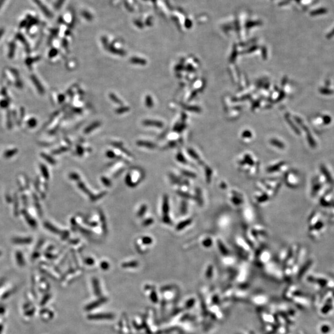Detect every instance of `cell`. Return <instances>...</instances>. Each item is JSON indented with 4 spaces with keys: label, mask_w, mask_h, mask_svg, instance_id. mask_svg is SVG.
<instances>
[{
    "label": "cell",
    "mask_w": 334,
    "mask_h": 334,
    "mask_svg": "<svg viewBox=\"0 0 334 334\" xmlns=\"http://www.w3.org/2000/svg\"><path fill=\"white\" fill-rule=\"evenodd\" d=\"M229 199L230 200V202L232 203V204L234 205V206H239L238 205L240 204L238 201L237 200V199L241 202H243V200H244L243 197V196L241 195V194L239 193V192H237V191H232V192L230 193Z\"/></svg>",
    "instance_id": "6da1fadb"
},
{
    "label": "cell",
    "mask_w": 334,
    "mask_h": 334,
    "mask_svg": "<svg viewBox=\"0 0 334 334\" xmlns=\"http://www.w3.org/2000/svg\"><path fill=\"white\" fill-rule=\"evenodd\" d=\"M90 319H95V320H99V319H109L113 317V316L110 314H97V315H90L89 317Z\"/></svg>",
    "instance_id": "7a4b0ae2"
},
{
    "label": "cell",
    "mask_w": 334,
    "mask_h": 334,
    "mask_svg": "<svg viewBox=\"0 0 334 334\" xmlns=\"http://www.w3.org/2000/svg\"><path fill=\"white\" fill-rule=\"evenodd\" d=\"M105 299H100L99 301H95L94 303H92V304H90V305H89L88 306L86 307L87 310H91L92 308H96L97 306H100L101 304H102L104 302H105Z\"/></svg>",
    "instance_id": "3957f363"
},
{
    "label": "cell",
    "mask_w": 334,
    "mask_h": 334,
    "mask_svg": "<svg viewBox=\"0 0 334 334\" xmlns=\"http://www.w3.org/2000/svg\"><path fill=\"white\" fill-rule=\"evenodd\" d=\"M321 170H322V171L323 173H324V175H325V176H326V178H327V180H328V181H331V176H330V175H329V173H328V171L326 170V168H325V167H324V166H321Z\"/></svg>",
    "instance_id": "277c9868"
},
{
    "label": "cell",
    "mask_w": 334,
    "mask_h": 334,
    "mask_svg": "<svg viewBox=\"0 0 334 334\" xmlns=\"http://www.w3.org/2000/svg\"><path fill=\"white\" fill-rule=\"evenodd\" d=\"M321 92L323 94H331L333 93V91H331V90H328V89H321Z\"/></svg>",
    "instance_id": "5b68a950"
},
{
    "label": "cell",
    "mask_w": 334,
    "mask_h": 334,
    "mask_svg": "<svg viewBox=\"0 0 334 334\" xmlns=\"http://www.w3.org/2000/svg\"><path fill=\"white\" fill-rule=\"evenodd\" d=\"M331 118L328 116H326L324 118V121L325 122L326 124H328L331 122Z\"/></svg>",
    "instance_id": "8992f818"
}]
</instances>
